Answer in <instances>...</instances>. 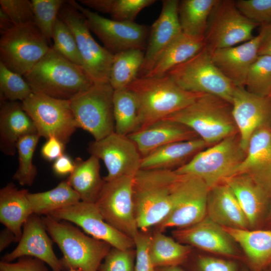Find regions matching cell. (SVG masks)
Here are the masks:
<instances>
[{
  "label": "cell",
  "mask_w": 271,
  "mask_h": 271,
  "mask_svg": "<svg viewBox=\"0 0 271 271\" xmlns=\"http://www.w3.org/2000/svg\"><path fill=\"white\" fill-rule=\"evenodd\" d=\"M178 180L174 171L140 169L137 173L133 200L140 230L156 227L175 208L179 197Z\"/></svg>",
  "instance_id": "6da1fadb"
},
{
  "label": "cell",
  "mask_w": 271,
  "mask_h": 271,
  "mask_svg": "<svg viewBox=\"0 0 271 271\" xmlns=\"http://www.w3.org/2000/svg\"><path fill=\"white\" fill-rule=\"evenodd\" d=\"M126 88L138 103L139 130L183 109L203 94L183 89L167 75L138 77Z\"/></svg>",
  "instance_id": "7a4b0ae2"
},
{
  "label": "cell",
  "mask_w": 271,
  "mask_h": 271,
  "mask_svg": "<svg viewBox=\"0 0 271 271\" xmlns=\"http://www.w3.org/2000/svg\"><path fill=\"white\" fill-rule=\"evenodd\" d=\"M23 77L34 92L64 100L71 99L94 85L82 67L67 60L52 46Z\"/></svg>",
  "instance_id": "3957f363"
},
{
  "label": "cell",
  "mask_w": 271,
  "mask_h": 271,
  "mask_svg": "<svg viewBox=\"0 0 271 271\" xmlns=\"http://www.w3.org/2000/svg\"><path fill=\"white\" fill-rule=\"evenodd\" d=\"M52 240L61 250L64 269L98 271L112 247L106 242L89 236L69 222L49 215L41 217Z\"/></svg>",
  "instance_id": "277c9868"
},
{
  "label": "cell",
  "mask_w": 271,
  "mask_h": 271,
  "mask_svg": "<svg viewBox=\"0 0 271 271\" xmlns=\"http://www.w3.org/2000/svg\"><path fill=\"white\" fill-rule=\"evenodd\" d=\"M165 119L189 127L209 146L238 133L231 104L211 94H202L187 107Z\"/></svg>",
  "instance_id": "5b68a950"
},
{
  "label": "cell",
  "mask_w": 271,
  "mask_h": 271,
  "mask_svg": "<svg viewBox=\"0 0 271 271\" xmlns=\"http://www.w3.org/2000/svg\"><path fill=\"white\" fill-rule=\"evenodd\" d=\"M166 75L186 91L213 95L231 104L236 86L215 65L206 46Z\"/></svg>",
  "instance_id": "8992f818"
},
{
  "label": "cell",
  "mask_w": 271,
  "mask_h": 271,
  "mask_svg": "<svg viewBox=\"0 0 271 271\" xmlns=\"http://www.w3.org/2000/svg\"><path fill=\"white\" fill-rule=\"evenodd\" d=\"M238 134L226 138L200 151L174 171L179 174L197 177L210 189L223 183L232 176L245 155Z\"/></svg>",
  "instance_id": "52a82bcc"
},
{
  "label": "cell",
  "mask_w": 271,
  "mask_h": 271,
  "mask_svg": "<svg viewBox=\"0 0 271 271\" xmlns=\"http://www.w3.org/2000/svg\"><path fill=\"white\" fill-rule=\"evenodd\" d=\"M1 36L0 61L9 69L23 76L51 47L35 23L14 26Z\"/></svg>",
  "instance_id": "ba28073f"
},
{
  "label": "cell",
  "mask_w": 271,
  "mask_h": 271,
  "mask_svg": "<svg viewBox=\"0 0 271 271\" xmlns=\"http://www.w3.org/2000/svg\"><path fill=\"white\" fill-rule=\"evenodd\" d=\"M113 92L109 83L94 84L69 100L77 128L88 131L94 140L115 131Z\"/></svg>",
  "instance_id": "9c48e42d"
},
{
  "label": "cell",
  "mask_w": 271,
  "mask_h": 271,
  "mask_svg": "<svg viewBox=\"0 0 271 271\" xmlns=\"http://www.w3.org/2000/svg\"><path fill=\"white\" fill-rule=\"evenodd\" d=\"M58 16L72 32L82 58V67L94 84L109 83L114 55L94 40L84 16L66 1Z\"/></svg>",
  "instance_id": "30bf717a"
},
{
  "label": "cell",
  "mask_w": 271,
  "mask_h": 271,
  "mask_svg": "<svg viewBox=\"0 0 271 271\" xmlns=\"http://www.w3.org/2000/svg\"><path fill=\"white\" fill-rule=\"evenodd\" d=\"M22 105L40 137L54 136L66 144L77 128L69 100L33 92Z\"/></svg>",
  "instance_id": "8fae6325"
},
{
  "label": "cell",
  "mask_w": 271,
  "mask_h": 271,
  "mask_svg": "<svg viewBox=\"0 0 271 271\" xmlns=\"http://www.w3.org/2000/svg\"><path fill=\"white\" fill-rule=\"evenodd\" d=\"M67 2L84 16L90 31L112 54L132 49L146 51L150 33L147 26L109 19L84 7L75 1Z\"/></svg>",
  "instance_id": "7c38bea8"
},
{
  "label": "cell",
  "mask_w": 271,
  "mask_h": 271,
  "mask_svg": "<svg viewBox=\"0 0 271 271\" xmlns=\"http://www.w3.org/2000/svg\"><path fill=\"white\" fill-rule=\"evenodd\" d=\"M258 26L241 13L235 1L218 0L209 18L206 46L211 53L244 43L254 37L253 31Z\"/></svg>",
  "instance_id": "4fadbf2b"
},
{
  "label": "cell",
  "mask_w": 271,
  "mask_h": 271,
  "mask_svg": "<svg viewBox=\"0 0 271 271\" xmlns=\"http://www.w3.org/2000/svg\"><path fill=\"white\" fill-rule=\"evenodd\" d=\"M135 175H125L105 181L95 203L108 224L133 239L140 230L133 200Z\"/></svg>",
  "instance_id": "5bb4252c"
},
{
  "label": "cell",
  "mask_w": 271,
  "mask_h": 271,
  "mask_svg": "<svg viewBox=\"0 0 271 271\" xmlns=\"http://www.w3.org/2000/svg\"><path fill=\"white\" fill-rule=\"evenodd\" d=\"M209 190L206 183L199 178L179 174L178 203L169 214L156 226V230L163 232L170 228H184L204 219L206 217Z\"/></svg>",
  "instance_id": "9a60e30c"
},
{
  "label": "cell",
  "mask_w": 271,
  "mask_h": 271,
  "mask_svg": "<svg viewBox=\"0 0 271 271\" xmlns=\"http://www.w3.org/2000/svg\"><path fill=\"white\" fill-rule=\"evenodd\" d=\"M87 151L104 162L107 170V175L103 177L106 182L136 175L141 169L142 157L127 136L114 131L101 140L90 142Z\"/></svg>",
  "instance_id": "2e32d148"
},
{
  "label": "cell",
  "mask_w": 271,
  "mask_h": 271,
  "mask_svg": "<svg viewBox=\"0 0 271 271\" xmlns=\"http://www.w3.org/2000/svg\"><path fill=\"white\" fill-rule=\"evenodd\" d=\"M49 215L79 226L91 237L106 242L112 247L122 250L134 248L133 239L108 224L95 203L80 201Z\"/></svg>",
  "instance_id": "e0dca14e"
},
{
  "label": "cell",
  "mask_w": 271,
  "mask_h": 271,
  "mask_svg": "<svg viewBox=\"0 0 271 271\" xmlns=\"http://www.w3.org/2000/svg\"><path fill=\"white\" fill-rule=\"evenodd\" d=\"M231 105L240 146L246 152L255 131L264 125L271 124V96H261L244 87H236Z\"/></svg>",
  "instance_id": "ac0fdd59"
},
{
  "label": "cell",
  "mask_w": 271,
  "mask_h": 271,
  "mask_svg": "<svg viewBox=\"0 0 271 271\" xmlns=\"http://www.w3.org/2000/svg\"><path fill=\"white\" fill-rule=\"evenodd\" d=\"M172 233L173 237L182 243L232 259L241 258L229 234L207 217L193 225L175 229Z\"/></svg>",
  "instance_id": "d6986e66"
},
{
  "label": "cell",
  "mask_w": 271,
  "mask_h": 271,
  "mask_svg": "<svg viewBox=\"0 0 271 271\" xmlns=\"http://www.w3.org/2000/svg\"><path fill=\"white\" fill-rule=\"evenodd\" d=\"M41 217L33 214L23 227L19 243L11 252L2 257L1 261L10 262L24 256L38 258L48 264L52 271H63L60 260L56 255Z\"/></svg>",
  "instance_id": "ffe728a7"
},
{
  "label": "cell",
  "mask_w": 271,
  "mask_h": 271,
  "mask_svg": "<svg viewBox=\"0 0 271 271\" xmlns=\"http://www.w3.org/2000/svg\"><path fill=\"white\" fill-rule=\"evenodd\" d=\"M238 174L250 177L271 197V124L259 127L251 137L245 157L231 176Z\"/></svg>",
  "instance_id": "44dd1931"
},
{
  "label": "cell",
  "mask_w": 271,
  "mask_h": 271,
  "mask_svg": "<svg viewBox=\"0 0 271 271\" xmlns=\"http://www.w3.org/2000/svg\"><path fill=\"white\" fill-rule=\"evenodd\" d=\"M179 3L177 0L162 1L160 15L150 30L140 77L151 70L167 47L182 32L178 17Z\"/></svg>",
  "instance_id": "7402d4cb"
},
{
  "label": "cell",
  "mask_w": 271,
  "mask_h": 271,
  "mask_svg": "<svg viewBox=\"0 0 271 271\" xmlns=\"http://www.w3.org/2000/svg\"><path fill=\"white\" fill-rule=\"evenodd\" d=\"M260 40L259 33L240 45L210 53L215 65L236 87H244L248 70L258 56Z\"/></svg>",
  "instance_id": "603a6c76"
},
{
  "label": "cell",
  "mask_w": 271,
  "mask_h": 271,
  "mask_svg": "<svg viewBox=\"0 0 271 271\" xmlns=\"http://www.w3.org/2000/svg\"><path fill=\"white\" fill-rule=\"evenodd\" d=\"M127 136L136 144L142 157L166 145L199 138L184 124L166 119Z\"/></svg>",
  "instance_id": "cb8c5ba5"
},
{
  "label": "cell",
  "mask_w": 271,
  "mask_h": 271,
  "mask_svg": "<svg viewBox=\"0 0 271 271\" xmlns=\"http://www.w3.org/2000/svg\"><path fill=\"white\" fill-rule=\"evenodd\" d=\"M38 133L34 123L23 109L22 102H1L0 148L7 156H14L17 144L22 137Z\"/></svg>",
  "instance_id": "d4e9b609"
},
{
  "label": "cell",
  "mask_w": 271,
  "mask_h": 271,
  "mask_svg": "<svg viewBox=\"0 0 271 271\" xmlns=\"http://www.w3.org/2000/svg\"><path fill=\"white\" fill-rule=\"evenodd\" d=\"M206 217L221 227L250 229L247 219L236 198L224 183L210 189Z\"/></svg>",
  "instance_id": "484cf974"
},
{
  "label": "cell",
  "mask_w": 271,
  "mask_h": 271,
  "mask_svg": "<svg viewBox=\"0 0 271 271\" xmlns=\"http://www.w3.org/2000/svg\"><path fill=\"white\" fill-rule=\"evenodd\" d=\"M207 147L199 138L166 145L143 157L141 169L175 171Z\"/></svg>",
  "instance_id": "4316f807"
},
{
  "label": "cell",
  "mask_w": 271,
  "mask_h": 271,
  "mask_svg": "<svg viewBox=\"0 0 271 271\" xmlns=\"http://www.w3.org/2000/svg\"><path fill=\"white\" fill-rule=\"evenodd\" d=\"M223 183L230 189L244 213L250 228L261 221L270 197L250 177L238 174L226 179Z\"/></svg>",
  "instance_id": "83f0119b"
},
{
  "label": "cell",
  "mask_w": 271,
  "mask_h": 271,
  "mask_svg": "<svg viewBox=\"0 0 271 271\" xmlns=\"http://www.w3.org/2000/svg\"><path fill=\"white\" fill-rule=\"evenodd\" d=\"M243 250L250 271H264L271 262V230L222 227Z\"/></svg>",
  "instance_id": "f1b7e54d"
},
{
  "label": "cell",
  "mask_w": 271,
  "mask_h": 271,
  "mask_svg": "<svg viewBox=\"0 0 271 271\" xmlns=\"http://www.w3.org/2000/svg\"><path fill=\"white\" fill-rule=\"evenodd\" d=\"M28 193V190L18 189L12 182L0 190V222L13 232L18 242L24 223L34 214Z\"/></svg>",
  "instance_id": "f546056e"
},
{
  "label": "cell",
  "mask_w": 271,
  "mask_h": 271,
  "mask_svg": "<svg viewBox=\"0 0 271 271\" xmlns=\"http://www.w3.org/2000/svg\"><path fill=\"white\" fill-rule=\"evenodd\" d=\"M204 37H195L182 32L165 49L145 77H160L190 59L206 46ZM143 77V76H142Z\"/></svg>",
  "instance_id": "4dcf8cb0"
},
{
  "label": "cell",
  "mask_w": 271,
  "mask_h": 271,
  "mask_svg": "<svg viewBox=\"0 0 271 271\" xmlns=\"http://www.w3.org/2000/svg\"><path fill=\"white\" fill-rule=\"evenodd\" d=\"M74 162V170L67 181L79 194L81 201L95 203L105 182L100 176L99 159L90 155L86 160L77 157Z\"/></svg>",
  "instance_id": "1f68e13d"
},
{
  "label": "cell",
  "mask_w": 271,
  "mask_h": 271,
  "mask_svg": "<svg viewBox=\"0 0 271 271\" xmlns=\"http://www.w3.org/2000/svg\"><path fill=\"white\" fill-rule=\"evenodd\" d=\"M192 251V246L182 243L163 232L157 231L151 235L149 253L156 268L180 266L185 263Z\"/></svg>",
  "instance_id": "d6a6232c"
},
{
  "label": "cell",
  "mask_w": 271,
  "mask_h": 271,
  "mask_svg": "<svg viewBox=\"0 0 271 271\" xmlns=\"http://www.w3.org/2000/svg\"><path fill=\"white\" fill-rule=\"evenodd\" d=\"M218 0H183L179 2L178 17L183 33L204 37L210 14Z\"/></svg>",
  "instance_id": "836d02e7"
},
{
  "label": "cell",
  "mask_w": 271,
  "mask_h": 271,
  "mask_svg": "<svg viewBox=\"0 0 271 271\" xmlns=\"http://www.w3.org/2000/svg\"><path fill=\"white\" fill-rule=\"evenodd\" d=\"M28 198L33 213L38 215H49L55 210L81 201L79 194L66 180L51 190L34 193L29 192Z\"/></svg>",
  "instance_id": "e575fe53"
},
{
  "label": "cell",
  "mask_w": 271,
  "mask_h": 271,
  "mask_svg": "<svg viewBox=\"0 0 271 271\" xmlns=\"http://www.w3.org/2000/svg\"><path fill=\"white\" fill-rule=\"evenodd\" d=\"M145 50L132 49L114 55L109 84L114 90L126 88L137 77Z\"/></svg>",
  "instance_id": "d590c367"
},
{
  "label": "cell",
  "mask_w": 271,
  "mask_h": 271,
  "mask_svg": "<svg viewBox=\"0 0 271 271\" xmlns=\"http://www.w3.org/2000/svg\"><path fill=\"white\" fill-rule=\"evenodd\" d=\"M113 108L115 132L128 136L140 129L138 103L127 88L114 90Z\"/></svg>",
  "instance_id": "8d00e7d4"
},
{
  "label": "cell",
  "mask_w": 271,
  "mask_h": 271,
  "mask_svg": "<svg viewBox=\"0 0 271 271\" xmlns=\"http://www.w3.org/2000/svg\"><path fill=\"white\" fill-rule=\"evenodd\" d=\"M41 137L38 133L28 134L20 139L17 144L19 166L13 178L21 186H31L37 170L33 163V158Z\"/></svg>",
  "instance_id": "74e56055"
},
{
  "label": "cell",
  "mask_w": 271,
  "mask_h": 271,
  "mask_svg": "<svg viewBox=\"0 0 271 271\" xmlns=\"http://www.w3.org/2000/svg\"><path fill=\"white\" fill-rule=\"evenodd\" d=\"M244 88L263 97L271 96V57L258 55L247 73Z\"/></svg>",
  "instance_id": "f35d334b"
},
{
  "label": "cell",
  "mask_w": 271,
  "mask_h": 271,
  "mask_svg": "<svg viewBox=\"0 0 271 271\" xmlns=\"http://www.w3.org/2000/svg\"><path fill=\"white\" fill-rule=\"evenodd\" d=\"M22 76L9 69L0 61L1 102L5 101L22 102L33 92Z\"/></svg>",
  "instance_id": "ab89813d"
},
{
  "label": "cell",
  "mask_w": 271,
  "mask_h": 271,
  "mask_svg": "<svg viewBox=\"0 0 271 271\" xmlns=\"http://www.w3.org/2000/svg\"><path fill=\"white\" fill-rule=\"evenodd\" d=\"M35 24L49 43L53 38L60 10L66 1L32 0Z\"/></svg>",
  "instance_id": "60d3db41"
},
{
  "label": "cell",
  "mask_w": 271,
  "mask_h": 271,
  "mask_svg": "<svg viewBox=\"0 0 271 271\" xmlns=\"http://www.w3.org/2000/svg\"><path fill=\"white\" fill-rule=\"evenodd\" d=\"M53 48L70 62L82 67V60L74 36L68 26L58 16L53 36Z\"/></svg>",
  "instance_id": "b9f144b4"
},
{
  "label": "cell",
  "mask_w": 271,
  "mask_h": 271,
  "mask_svg": "<svg viewBox=\"0 0 271 271\" xmlns=\"http://www.w3.org/2000/svg\"><path fill=\"white\" fill-rule=\"evenodd\" d=\"M235 4L241 14L259 26L271 23V0H238Z\"/></svg>",
  "instance_id": "7bdbcfd3"
},
{
  "label": "cell",
  "mask_w": 271,
  "mask_h": 271,
  "mask_svg": "<svg viewBox=\"0 0 271 271\" xmlns=\"http://www.w3.org/2000/svg\"><path fill=\"white\" fill-rule=\"evenodd\" d=\"M156 2L155 0H112L109 14L115 21L134 22L142 10Z\"/></svg>",
  "instance_id": "ee69618b"
},
{
  "label": "cell",
  "mask_w": 271,
  "mask_h": 271,
  "mask_svg": "<svg viewBox=\"0 0 271 271\" xmlns=\"http://www.w3.org/2000/svg\"><path fill=\"white\" fill-rule=\"evenodd\" d=\"M135 258V249L112 247L98 271H134Z\"/></svg>",
  "instance_id": "f6af8a7d"
},
{
  "label": "cell",
  "mask_w": 271,
  "mask_h": 271,
  "mask_svg": "<svg viewBox=\"0 0 271 271\" xmlns=\"http://www.w3.org/2000/svg\"><path fill=\"white\" fill-rule=\"evenodd\" d=\"M0 8L9 16L15 26L35 23L31 1L0 0Z\"/></svg>",
  "instance_id": "bcb514c9"
},
{
  "label": "cell",
  "mask_w": 271,
  "mask_h": 271,
  "mask_svg": "<svg viewBox=\"0 0 271 271\" xmlns=\"http://www.w3.org/2000/svg\"><path fill=\"white\" fill-rule=\"evenodd\" d=\"M152 234L139 230L133 238L136 250L134 271H154L149 253Z\"/></svg>",
  "instance_id": "7dc6e473"
},
{
  "label": "cell",
  "mask_w": 271,
  "mask_h": 271,
  "mask_svg": "<svg viewBox=\"0 0 271 271\" xmlns=\"http://www.w3.org/2000/svg\"><path fill=\"white\" fill-rule=\"evenodd\" d=\"M195 268L196 271H238L235 260L207 255L198 256Z\"/></svg>",
  "instance_id": "c3c4849f"
},
{
  "label": "cell",
  "mask_w": 271,
  "mask_h": 271,
  "mask_svg": "<svg viewBox=\"0 0 271 271\" xmlns=\"http://www.w3.org/2000/svg\"><path fill=\"white\" fill-rule=\"evenodd\" d=\"M0 271H48L45 263L31 256L18 258L14 262H0Z\"/></svg>",
  "instance_id": "681fc988"
},
{
  "label": "cell",
  "mask_w": 271,
  "mask_h": 271,
  "mask_svg": "<svg viewBox=\"0 0 271 271\" xmlns=\"http://www.w3.org/2000/svg\"><path fill=\"white\" fill-rule=\"evenodd\" d=\"M46 140L41 150V155L44 159L55 161L64 154L65 144L61 141L54 136Z\"/></svg>",
  "instance_id": "f907efd6"
},
{
  "label": "cell",
  "mask_w": 271,
  "mask_h": 271,
  "mask_svg": "<svg viewBox=\"0 0 271 271\" xmlns=\"http://www.w3.org/2000/svg\"><path fill=\"white\" fill-rule=\"evenodd\" d=\"M74 167V162L65 154L55 160L52 165L54 173L59 176L70 175L73 171Z\"/></svg>",
  "instance_id": "816d5d0a"
},
{
  "label": "cell",
  "mask_w": 271,
  "mask_h": 271,
  "mask_svg": "<svg viewBox=\"0 0 271 271\" xmlns=\"http://www.w3.org/2000/svg\"><path fill=\"white\" fill-rule=\"evenodd\" d=\"M259 33L261 35V40L258 55H266L271 57V23L260 26Z\"/></svg>",
  "instance_id": "f5cc1de1"
},
{
  "label": "cell",
  "mask_w": 271,
  "mask_h": 271,
  "mask_svg": "<svg viewBox=\"0 0 271 271\" xmlns=\"http://www.w3.org/2000/svg\"><path fill=\"white\" fill-rule=\"evenodd\" d=\"M78 2L99 12L109 14L112 0H79Z\"/></svg>",
  "instance_id": "db71d44e"
},
{
  "label": "cell",
  "mask_w": 271,
  "mask_h": 271,
  "mask_svg": "<svg viewBox=\"0 0 271 271\" xmlns=\"http://www.w3.org/2000/svg\"><path fill=\"white\" fill-rule=\"evenodd\" d=\"M13 242H18L13 232L7 228L3 229L0 233V251L4 250Z\"/></svg>",
  "instance_id": "11a10c76"
},
{
  "label": "cell",
  "mask_w": 271,
  "mask_h": 271,
  "mask_svg": "<svg viewBox=\"0 0 271 271\" xmlns=\"http://www.w3.org/2000/svg\"><path fill=\"white\" fill-rule=\"evenodd\" d=\"M15 25L9 16L0 8V33H4L11 28Z\"/></svg>",
  "instance_id": "9f6ffc18"
},
{
  "label": "cell",
  "mask_w": 271,
  "mask_h": 271,
  "mask_svg": "<svg viewBox=\"0 0 271 271\" xmlns=\"http://www.w3.org/2000/svg\"><path fill=\"white\" fill-rule=\"evenodd\" d=\"M154 271H186L180 266H173L169 267H158L155 268Z\"/></svg>",
  "instance_id": "6f0895ef"
},
{
  "label": "cell",
  "mask_w": 271,
  "mask_h": 271,
  "mask_svg": "<svg viewBox=\"0 0 271 271\" xmlns=\"http://www.w3.org/2000/svg\"><path fill=\"white\" fill-rule=\"evenodd\" d=\"M67 271H84L81 269H73V268H72V269H70L69 270H67Z\"/></svg>",
  "instance_id": "680465c9"
},
{
  "label": "cell",
  "mask_w": 271,
  "mask_h": 271,
  "mask_svg": "<svg viewBox=\"0 0 271 271\" xmlns=\"http://www.w3.org/2000/svg\"><path fill=\"white\" fill-rule=\"evenodd\" d=\"M269 218L271 219V203H270V209H269Z\"/></svg>",
  "instance_id": "91938a15"
},
{
  "label": "cell",
  "mask_w": 271,
  "mask_h": 271,
  "mask_svg": "<svg viewBox=\"0 0 271 271\" xmlns=\"http://www.w3.org/2000/svg\"><path fill=\"white\" fill-rule=\"evenodd\" d=\"M267 268H268V269L271 270V262H270V263L269 264V265H268Z\"/></svg>",
  "instance_id": "94428289"
},
{
  "label": "cell",
  "mask_w": 271,
  "mask_h": 271,
  "mask_svg": "<svg viewBox=\"0 0 271 271\" xmlns=\"http://www.w3.org/2000/svg\"><path fill=\"white\" fill-rule=\"evenodd\" d=\"M241 271H250L247 269L243 268Z\"/></svg>",
  "instance_id": "6125c7cd"
},
{
  "label": "cell",
  "mask_w": 271,
  "mask_h": 271,
  "mask_svg": "<svg viewBox=\"0 0 271 271\" xmlns=\"http://www.w3.org/2000/svg\"><path fill=\"white\" fill-rule=\"evenodd\" d=\"M264 271H271V270H269V269H266L264 270Z\"/></svg>",
  "instance_id": "be15d7a7"
}]
</instances>
